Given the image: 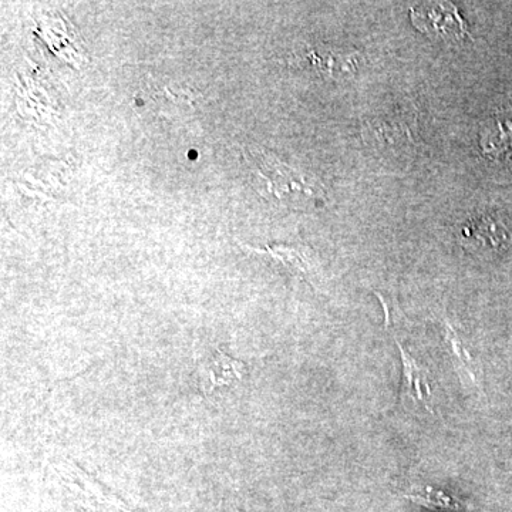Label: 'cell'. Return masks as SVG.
I'll return each mask as SVG.
<instances>
[{
  "label": "cell",
  "instance_id": "2",
  "mask_svg": "<svg viewBox=\"0 0 512 512\" xmlns=\"http://www.w3.org/2000/svg\"><path fill=\"white\" fill-rule=\"evenodd\" d=\"M252 158H254L252 171L265 184L269 195L282 198L292 192H299L315 200L325 198L322 187H318L316 183H309L301 173L286 164L279 163L276 158L266 154H254Z\"/></svg>",
  "mask_w": 512,
  "mask_h": 512
},
{
  "label": "cell",
  "instance_id": "6",
  "mask_svg": "<svg viewBox=\"0 0 512 512\" xmlns=\"http://www.w3.org/2000/svg\"><path fill=\"white\" fill-rule=\"evenodd\" d=\"M480 144L487 156L503 157L512 153V114L495 116L493 123L481 133Z\"/></svg>",
  "mask_w": 512,
  "mask_h": 512
},
{
  "label": "cell",
  "instance_id": "9",
  "mask_svg": "<svg viewBox=\"0 0 512 512\" xmlns=\"http://www.w3.org/2000/svg\"><path fill=\"white\" fill-rule=\"evenodd\" d=\"M265 252L279 259L286 268L291 269L296 274H305L309 269L308 261H306L305 255L299 249L274 247L266 248Z\"/></svg>",
  "mask_w": 512,
  "mask_h": 512
},
{
  "label": "cell",
  "instance_id": "1",
  "mask_svg": "<svg viewBox=\"0 0 512 512\" xmlns=\"http://www.w3.org/2000/svg\"><path fill=\"white\" fill-rule=\"evenodd\" d=\"M414 28L440 42H460L468 35L466 20L453 3H420L410 9Z\"/></svg>",
  "mask_w": 512,
  "mask_h": 512
},
{
  "label": "cell",
  "instance_id": "10",
  "mask_svg": "<svg viewBox=\"0 0 512 512\" xmlns=\"http://www.w3.org/2000/svg\"><path fill=\"white\" fill-rule=\"evenodd\" d=\"M234 512H239V511H234Z\"/></svg>",
  "mask_w": 512,
  "mask_h": 512
},
{
  "label": "cell",
  "instance_id": "5",
  "mask_svg": "<svg viewBox=\"0 0 512 512\" xmlns=\"http://www.w3.org/2000/svg\"><path fill=\"white\" fill-rule=\"evenodd\" d=\"M402 356L403 377L402 397L412 399L414 403H421L431 412V387L429 382V372L417 362L416 359L406 349L402 343H397Z\"/></svg>",
  "mask_w": 512,
  "mask_h": 512
},
{
  "label": "cell",
  "instance_id": "4",
  "mask_svg": "<svg viewBox=\"0 0 512 512\" xmlns=\"http://www.w3.org/2000/svg\"><path fill=\"white\" fill-rule=\"evenodd\" d=\"M247 375V366L215 349L198 363V379L204 396H210L221 387H232L239 384Z\"/></svg>",
  "mask_w": 512,
  "mask_h": 512
},
{
  "label": "cell",
  "instance_id": "8",
  "mask_svg": "<svg viewBox=\"0 0 512 512\" xmlns=\"http://www.w3.org/2000/svg\"><path fill=\"white\" fill-rule=\"evenodd\" d=\"M444 339H446L448 349H450L451 356H453L454 365H456L458 373H464V375H467L476 383V367H474L473 357L468 353L463 340L457 335L453 325H450L448 322H446V326H444Z\"/></svg>",
  "mask_w": 512,
  "mask_h": 512
},
{
  "label": "cell",
  "instance_id": "3",
  "mask_svg": "<svg viewBox=\"0 0 512 512\" xmlns=\"http://www.w3.org/2000/svg\"><path fill=\"white\" fill-rule=\"evenodd\" d=\"M460 241L471 251H501L512 244V222L501 215H481L461 228Z\"/></svg>",
  "mask_w": 512,
  "mask_h": 512
},
{
  "label": "cell",
  "instance_id": "7",
  "mask_svg": "<svg viewBox=\"0 0 512 512\" xmlns=\"http://www.w3.org/2000/svg\"><path fill=\"white\" fill-rule=\"evenodd\" d=\"M404 498L414 504L421 505V507L430 508V510L460 512L466 508L463 501L450 497V495L444 494L443 491L436 490L433 487H426L421 493L417 491V493L406 494Z\"/></svg>",
  "mask_w": 512,
  "mask_h": 512
}]
</instances>
